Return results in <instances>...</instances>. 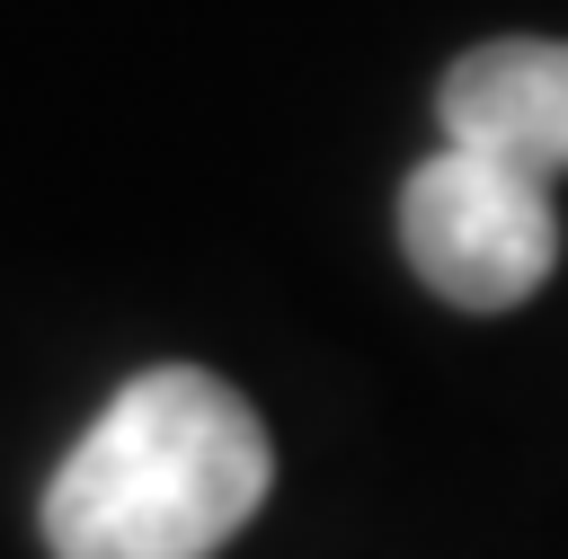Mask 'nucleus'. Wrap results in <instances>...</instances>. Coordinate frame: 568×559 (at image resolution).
Listing matches in <instances>:
<instances>
[{
  "mask_svg": "<svg viewBox=\"0 0 568 559\" xmlns=\"http://www.w3.org/2000/svg\"><path fill=\"white\" fill-rule=\"evenodd\" d=\"M275 488L257 408L204 364L133 373L44 479L53 559H213Z\"/></svg>",
  "mask_w": 568,
  "mask_h": 559,
  "instance_id": "nucleus-1",
  "label": "nucleus"
},
{
  "mask_svg": "<svg viewBox=\"0 0 568 559\" xmlns=\"http://www.w3.org/2000/svg\"><path fill=\"white\" fill-rule=\"evenodd\" d=\"M399 248L453 311H515L559 266V204L550 177L506 169L488 151L444 142L399 186Z\"/></svg>",
  "mask_w": 568,
  "mask_h": 559,
  "instance_id": "nucleus-2",
  "label": "nucleus"
},
{
  "mask_svg": "<svg viewBox=\"0 0 568 559\" xmlns=\"http://www.w3.org/2000/svg\"><path fill=\"white\" fill-rule=\"evenodd\" d=\"M435 124L462 151H488V160L532 169V177H559L568 169V44L559 35L470 44L435 89Z\"/></svg>",
  "mask_w": 568,
  "mask_h": 559,
  "instance_id": "nucleus-3",
  "label": "nucleus"
}]
</instances>
